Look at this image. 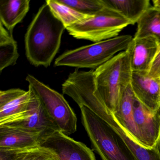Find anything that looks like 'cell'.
Wrapping results in <instances>:
<instances>
[{
	"label": "cell",
	"instance_id": "obj_5",
	"mask_svg": "<svg viewBox=\"0 0 160 160\" xmlns=\"http://www.w3.org/2000/svg\"><path fill=\"white\" fill-rule=\"evenodd\" d=\"M26 80L59 130L67 135L74 133L77 128V118L63 95L31 75L27 76Z\"/></svg>",
	"mask_w": 160,
	"mask_h": 160
},
{
	"label": "cell",
	"instance_id": "obj_7",
	"mask_svg": "<svg viewBox=\"0 0 160 160\" xmlns=\"http://www.w3.org/2000/svg\"><path fill=\"white\" fill-rule=\"evenodd\" d=\"M32 91V96L27 109L20 114L0 121V127L19 128L32 132L42 133L47 137L59 131L47 115L40 101Z\"/></svg>",
	"mask_w": 160,
	"mask_h": 160
},
{
	"label": "cell",
	"instance_id": "obj_11",
	"mask_svg": "<svg viewBox=\"0 0 160 160\" xmlns=\"http://www.w3.org/2000/svg\"><path fill=\"white\" fill-rule=\"evenodd\" d=\"M159 45V41L152 36L133 38L129 47L133 72L149 74Z\"/></svg>",
	"mask_w": 160,
	"mask_h": 160
},
{
	"label": "cell",
	"instance_id": "obj_24",
	"mask_svg": "<svg viewBox=\"0 0 160 160\" xmlns=\"http://www.w3.org/2000/svg\"><path fill=\"white\" fill-rule=\"evenodd\" d=\"M19 150L0 148V160H17Z\"/></svg>",
	"mask_w": 160,
	"mask_h": 160
},
{
	"label": "cell",
	"instance_id": "obj_26",
	"mask_svg": "<svg viewBox=\"0 0 160 160\" xmlns=\"http://www.w3.org/2000/svg\"><path fill=\"white\" fill-rule=\"evenodd\" d=\"M153 148L155 149L160 155V134L158 140L156 142V144H155V146H154Z\"/></svg>",
	"mask_w": 160,
	"mask_h": 160
},
{
	"label": "cell",
	"instance_id": "obj_22",
	"mask_svg": "<svg viewBox=\"0 0 160 160\" xmlns=\"http://www.w3.org/2000/svg\"><path fill=\"white\" fill-rule=\"evenodd\" d=\"M27 91L19 88H13L0 91V107L4 105L12 100L20 97Z\"/></svg>",
	"mask_w": 160,
	"mask_h": 160
},
{
	"label": "cell",
	"instance_id": "obj_13",
	"mask_svg": "<svg viewBox=\"0 0 160 160\" xmlns=\"http://www.w3.org/2000/svg\"><path fill=\"white\" fill-rule=\"evenodd\" d=\"M30 0H1L0 23L12 32L15 27L27 15L30 9Z\"/></svg>",
	"mask_w": 160,
	"mask_h": 160
},
{
	"label": "cell",
	"instance_id": "obj_10",
	"mask_svg": "<svg viewBox=\"0 0 160 160\" xmlns=\"http://www.w3.org/2000/svg\"><path fill=\"white\" fill-rule=\"evenodd\" d=\"M131 86L135 97L155 114L160 107V77L152 78L147 73L133 72Z\"/></svg>",
	"mask_w": 160,
	"mask_h": 160
},
{
	"label": "cell",
	"instance_id": "obj_12",
	"mask_svg": "<svg viewBox=\"0 0 160 160\" xmlns=\"http://www.w3.org/2000/svg\"><path fill=\"white\" fill-rule=\"evenodd\" d=\"M47 136L19 128L0 127V148L22 150L40 146Z\"/></svg>",
	"mask_w": 160,
	"mask_h": 160
},
{
	"label": "cell",
	"instance_id": "obj_25",
	"mask_svg": "<svg viewBox=\"0 0 160 160\" xmlns=\"http://www.w3.org/2000/svg\"><path fill=\"white\" fill-rule=\"evenodd\" d=\"M153 7L155 9L160 11V0H153L152 1Z\"/></svg>",
	"mask_w": 160,
	"mask_h": 160
},
{
	"label": "cell",
	"instance_id": "obj_18",
	"mask_svg": "<svg viewBox=\"0 0 160 160\" xmlns=\"http://www.w3.org/2000/svg\"><path fill=\"white\" fill-rule=\"evenodd\" d=\"M54 15L66 29L79 24L93 16L82 13L72 7L62 3L59 0H48L45 2Z\"/></svg>",
	"mask_w": 160,
	"mask_h": 160
},
{
	"label": "cell",
	"instance_id": "obj_19",
	"mask_svg": "<svg viewBox=\"0 0 160 160\" xmlns=\"http://www.w3.org/2000/svg\"><path fill=\"white\" fill-rule=\"evenodd\" d=\"M32 96V91L28 90L20 97L10 101L4 105L0 107V121L20 114L27 109Z\"/></svg>",
	"mask_w": 160,
	"mask_h": 160
},
{
	"label": "cell",
	"instance_id": "obj_27",
	"mask_svg": "<svg viewBox=\"0 0 160 160\" xmlns=\"http://www.w3.org/2000/svg\"><path fill=\"white\" fill-rule=\"evenodd\" d=\"M158 111H159V112H160V108H159V110H158Z\"/></svg>",
	"mask_w": 160,
	"mask_h": 160
},
{
	"label": "cell",
	"instance_id": "obj_20",
	"mask_svg": "<svg viewBox=\"0 0 160 160\" xmlns=\"http://www.w3.org/2000/svg\"><path fill=\"white\" fill-rule=\"evenodd\" d=\"M75 10L89 15L97 14L106 7L103 0H59Z\"/></svg>",
	"mask_w": 160,
	"mask_h": 160
},
{
	"label": "cell",
	"instance_id": "obj_8",
	"mask_svg": "<svg viewBox=\"0 0 160 160\" xmlns=\"http://www.w3.org/2000/svg\"><path fill=\"white\" fill-rule=\"evenodd\" d=\"M40 146L54 152L58 160H96L92 151L84 143L60 131L48 136Z\"/></svg>",
	"mask_w": 160,
	"mask_h": 160
},
{
	"label": "cell",
	"instance_id": "obj_16",
	"mask_svg": "<svg viewBox=\"0 0 160 160\" xmlns=\"http://www.w3.org/2000/svg\"><path fill=\"white\" fill-rule=\"evenodd\" d=\"M19 56L17 43L14 39L12 32L0 23V72L16 64Z\"/></svg>",
	"mask_w": 160,
	"mask_h": 160
},
{
	"label": "cell",
	"instance_id": "obj_4",
	"mask_svg": "<svg viewBox=\"0 0 160 160\" xmlns=\"http://www.w3.org/2000/svg\"><path fill=\"white\" fill-rule=\"evenodd\" d=\"M133 38L130 35H119L66 51L56 59L55 65L96 70L117 54L127 50Z\"/></svg>",
	"mask_w": 160,
	"mask_h": 160
},
{
	"label": "cell",
	"instance_id": "obj_17",
	"mask_svg": "<svg viewBox=\"0 0 160 160\" xmlns=\"http://www.w3.org/2000/svg\"><path fill=\"white\" fill-rule=\"evenodd\" d=\"M137 29L133 38L152 36L160 44V11L151 6L138 21Z\"/></svg>",
	"mask_w": 160,
	"mask_h": 160
},
{
	"label": "cell",
	"instance_id": "obj_3",
	"mask_svg": "<svg viewBox=\"0 0 160 160\" xmlns=\"http://www.w3.org/2000/svg\"><path fill=\"white\" fill-rule=\"evenodd\" d=\"M80 108L92 147L103 160H136L117 131L87 107Z\"/></svg>",
	"mask_w": 160,
	"mask_h": 160
},
{
	"label": "cell",
	"instance_id": "obj_15",
	"mask_svg": "<svg viewBox=\"0 0 160 160\" xmlns=\"http://www.w3.org/2000/svg\"><path fill=\"white\" fill-rule=\"evenodd\" d=\"M134 97L130 85L122 96L118 110L113 114L119 122L137 141L140 143L139 136L134 120L133 101Z\"/></svg>",
	"mask_w": 160,
	"mask_h": 160
},
{
	"label": "cell",
	"instance_id": "obj_1",
	"mask_svg": "<svg viewBox=\"0 0 160 160\" xmlns=\"http://www.w3.org/2000/svg\"><path fill=\"white\" fill-rule=\"evenodd\" d=\"M66 28L46 2L35 15L25 37L27 58L32 65L48 67L58 53Z\"/></svg>",
	"mask_w": 160,
	"mask_h": 160
},
{
	"label": "cell",
	"instance_id": "obj_2",
	"mask_svg": "<svg viewBox=\"0 0 160 160\" xmlns=\"http://www.w3.org/2000/svg\"><path fill=\"white\" fill-rule=\"evenodd\" d=\"M132 74L129 47L94 71L95 91L113 114L131 85Z\"/></svg>",
	"mask_w": 160,
	"mask_h": 160
},
{
	"label": "cell",
	"instance_id": "obj_9",
	"mask_svg": "<svg viewBox=\"0 0 160 160\" xmlns=\"http://www.w3.org/2000/svg\"><path fill=\"white\" fill-rule=\"evenodd\" d=\"M133 117L140 143L148 148H153L160 134V112H151L135 97Z\"/></svg>",
	"mask_w": 160,
	"mask_h": 160
},
{
	"label": "cell",
	"instance_id": "obj_6",
	"mask_svg": "<svg viewBox=\"0 0 160 160\" xmlns=\"http://www.w3.org/2000/svg\"><path fill=\"white\" fill-rule=\"evenodd\" d=\"M132 23L119 13L106 7L97 14L66 29L76 39L97 42L119 36Z\"/></svg>",
	"mask_w": 160,
	"mask_h": 160
},
{
	"label": "cell",
	"instance_id": "obj_14",
	"mask_svg": "<svg viewBox=\"0 0 160 160\" xmlns=\"http://www.w3.org/2000/svg\"><path fill=\"white\" fill-rule=\"evenodd\" d=\"M106 7L114 10L129 20L132 25L151 7L149 0H103Z\"/></svg>",
	"mask_w": 160,
	"mask_h": 160
},
{
	"label": "cell",
	"instance_id": "obj_23",
	"mask_svg": "<svg viewBox=\"0 0 160 160\" xmlns=\"http://www.w3.org/2000/svg\"><path fill=\"white\" fill-rule=\"evenodd\" d=\"M148 75L152 78L160 77V44Z\"/></svg>",
	"mask_w": 160,
	"mask_h": 160
},
{
	"label": "cell",
	"instance_id": "obj_21",
	"mask_svg": "<svg viewBox=\"0 0 160 160\" xmlns=\"http://www.w3.org/2000/svg\"><path fill=\"white\" fill-rule=\"evenodd\" d=\"M17 160H58L50 150L41 146L19 150Z\"/></svg>",
	"mask_w": 160,
	"mask_h": 160
}]
</instances>
